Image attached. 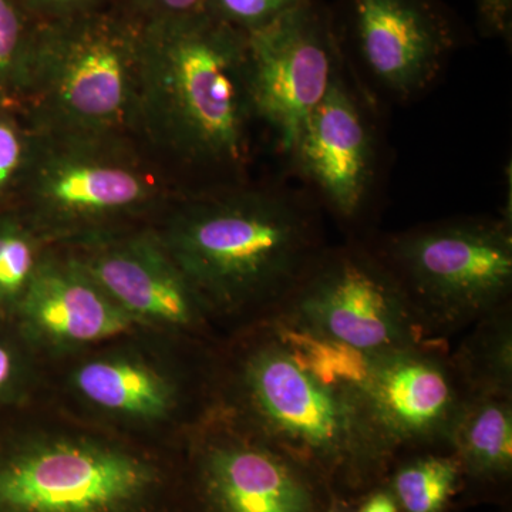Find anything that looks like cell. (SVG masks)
Listing matches in <instances>:
<instances>
[{"label":"cell","mask_w":512,"mask_h":512,"mask_svg":"<svg viewBox=\"0 0 512 512\" xmlns=\"http://www.w3.org/2000/svg\"><path fill=\"white\" fill-rule=\"evenodd\" d=\"M52 248L16 208L0 210V318H13Z\"/></svg>","instance_id":"cell-20"},{"label":"cell","mask_w":512,"mask_h":512,"mask_svg":"<svg viewBox=\"0 0 512 512\" xmlns=\"http://www.w3.org/2000/svg\"><path fill=\"white\" fill-rule=\"evenodd\" d=\"M141 23L99 9L36 23L22 101L30 126L136 137Z\"/></svg>","instance_id":"cell-7"},{"label":"cell","mask_w":512,"mask_h":512,"mask_svg":"<svg viewBox=\"0 0 512 512\" xmlns=\"http://www.w3.org/2000/svg\"><path fill=\"white\" fill-rule=\"evenodd\" d=\"M386 481L399 512H446L464 488L460 460L453 448L400 454Z\"/></svg>","instance_id":"cell-19"},{"label":"cell","mask_w":512,"mask_h":512,"mask_svg":"<svg viewBox=\"0 0 512 512\" xmlns=\"http://www.w3.org/2000/svg\"><path fill=\"white\" fill-rule=\"evenodd\" d=\"M306 0H207L205 12L244 33L264 28Z\"/></svg>","instance_id":"cell-24"},{"label":"cell","mask_w":512,"mask_h":512,"mask_svg":"<svg viewBox=\"0 0 512 512\" xmlns=\"http://www.w3.org/2000/svg\"><path fill=\"white\" fill-rule=\"evenodd\" d=\"M476 8L483 35L511 39L512 0H476Z\"/></svg>","instance_id":"cell-26"},{"label":"cell","mask_w":512,"mask_h":512,"mask_svg":"<svg viewBox=\"0 0 512 512\" xmlns=\"http://www.w3.org/2000/svg\"><path fill=\"white\" fill-rule=\"evenodd\" d=\"M289 158L315 188L320 204L348 229L350 238H359L379 170V136L370 96L350 79L346 63Z\"/></svg>","instance_id":"cell-13"},{"label":"cell","mask_w":512,"mask_h":512,"mask_svg":"<svg viewBox=\"0 0 512 512\" xmlns=\"http://www.w3.org/2000/svg\"><path fill=\"white\" fill-rule=\"evenodd\" d=\"M365 362L274 315L218 346L217 410L311 467L335 497L359 498L396 460L363 389Z\"/></svg>","instance_id":"cell-1"},{"label":"cell","mask_w":512,"mask_h":512,"mask_svg":"<svg viewBox=\"0 0 512 512\" xmlns=\"http://www.w3.org/2000/svg\"><path fill=\"white\" fill-rule=\"evenodd\" d=\"M184 512H326V481L288 451L215 412L180 451Z\"/></svg>","instance_id":"cell-9"},{"label":"cell","mask_w":512,"mask_h":512,"mask_svg":"<svg viewBox=\"0 0 512 512\" xmlns=\"http://www.w3.org/2000/svg\"><path fill=\"white\" fill-rule=\"evenodd\" d=\"M100 0H18L33 22L70 18L97 9Z\"/></svg>","instance_id":"cell-25"},{"label":"cell","mask_w":512,"mask_h":512,"mask_svg":"<svg viewBox=\"0 0 512 512\" xmlns=\"http://www.w3.org/2000/svg\"><path fill=\"white\" fill-rule=\"evenodd\" d=\"M45 360L12 319L0 318V419L39 402Z\"/></svg>","instance_id":"cell-21"},{"label":"cell","mask_w":512,"mask_h":512,"mask_svg":"<svg viewBox=\"0 0 512 512\" xmlns=\"http://www.w3.org/2000/svg\"><path fill=\"white\" fill-rule=\"evenodd\" d=\"M35 25L18 0H0V107L22 109Z\"/></svg>","instance_id":"cell-22"},{"label":"cell","mask_w":512,"mask_h":512,"mask_svg":"<svg viewBox=\"0 0 512 512\" xmlns=\"http://www.w3.org/2000/svg\"><path fill=\"white\" fill-rule=\"evenodd\" d=\"M356 512H399L389 484L384 480L357 498Z\"/></svg>","instance_id":"cell-28"},{"label":"cell","mask_w":512,"mask_h":512,"mask_svg":"<svg viewBox=\"0 0 512 512\" xmlns=\"http://www.w3.org/2000/svg\"><path fill=\"white\" fill-rule=\"evenodd\" d=\"M330 12L350 74L394 101L426 92L463 39L441 0H338Z\"/></svg>","instance_id":"cell-11"},{"label":"cell","mask_w":512,"mask_h":512,"mask_svg":"<svg viewBox=\"0 0 512 512\" xmlns=\"http://www.w3.org/2000/svg\"><path fill=\"white\" fill-rule=\"evenodd\" d=\"M450 340L427 339L366 356L363 389L396 458L451 447L468 402Z\"/></svg>","instance_id":"cell-15"},{"label":"cell","mask_w":512,"mask_h":512,"mask_svg":"<svg viewBox=\"0 0 512 512\" xmlns=\"http://www.w3.org/2000/svg\"><path fill=\"white\" fill-rule=\"evenodd\" d=\"M252 97L261 124L289 157L313 111L345 66L330 6L306 0L247 33Z\"/></svg>","instance_id":"cell-12"},{"label":"cell","mask_w":512,"mask_h":512,"mask_svg":"<svg viewBox=\"0 0 512 512\" xmlns=\"http://www.w3.org/2000/svg\"><path fill=\"white\" fill-rule=\"evenodd\" d=\"M153 228L224 339L278 313L328 247L311 198L251 181L183 192Z\"/></svg>","instance_id":"cell-3"},{"label":"cell","mask_w":512,"mask_h":512,"mask_svg":"<svg viewBox=\"0 0 512 512\" xmlns=\"http://www.w3.org/2000/svg\"><path fill=\"white\" fill-rule=\"evenodd\" d=\"M205 2L207 0H133L146 19L204 12Z\"/></svg>","instance_id":"cell-27"},{"label":"cell","mask_w":512,"mask_h":512,"mask_svg":"<svg viewBox=\"0 0 512 512\" xmlns=\"http://www.w3.org/2000/svg\"><path fill=\"white\" fill-rule=\"evenodd\" d=\"M430 339L450 340L512 302L511 217H464L366 237Z\"/></svg>","instance_id":"cell-8"},{"label":"cell","mask_w":512,"mask_h":512,"mask_svg":"<svg viewBox=\"0 0 512 512\" xmlns=\"http://www.w3.org/2000/svg\"><path fill=\"white\" fill-rule=\"evenodd\" d=\"M45 362L136 328L67 249L53 247L12 318Z\"/></svg>","instance_id":"cell-16"},{"label":"cell","mask_w":512,"mask_h":512,"mask_svg":"<svg viewBox=\"0 0 512 512\" xmlns=\"http://www.w3.org/2000/svg\"><path fill=\"white\" fill-rule=\"evenodd\" d=\"M136 328L220 345L222 335L153 227L64 248Z\"/></svg>","instance_id":"cell-14"},{"label":"cell","mask_w":512,"mask_h":512,"mask_svg":"<svg viewBox=\"0 0 512 512\" xmlns=\"http://www.w3.org/2000/svg\"><path fill=\"white\" fill-rule=\"evenodd\" d=\"M218 346L126 330L45 362L39 402L141 446L180 453L217 412Z\"/></svg>","instance_id":"cell-4"},{"label":"cell","mask_w":512,"mask_h":512,"mask_svg":"<svg viewBox=\"0 0 512 512\" xmlns=\"http://www.w3.org/2000/svg\"><path fill=\"white\" fill-rule=\"evenodd\" d=\"M450 356L468 396H512V302L478 319Z\"/></svg>","instance_id":"cell-18"},{"label":"cell","mask_w":512,"mask_h":512,"mask_svg":"<svg viewBox=\"0 0 512 512\" xmlns=\"http://www.w3.org/2000/svg\"><path fill=\"white\" fill-rule=\"evenodd\" d=\"M183 192L130 134L37 133L13 208L52 247L74 248L153 227Z\"/></svg>","instance_id":"cell-6"},{"label":"cell","mask_w":512,"mask_h":512,"mask_svg":"<svg viewBox=\"0 0 512 512\" xmlns=\"http://www.w3.org/2000/svg\"><path fill=\"white\" fill-rule=\"evenodd\" d=\"M0 512H184L180 453L37 402L0 419Z\"/></svg>","instance_id":"cell-5"},{"label":"cell","mask_w":512,"mask_h":512,"mask_svg":"<svg viewBox=\"0 0 512 512\" xmlns=\"http://www.w3.org/2000/svg\"><path fill=\"white\" fill-rule=\"evenodd\" d=\"M464 487H503L512 473V396L468 397L451 441Z\"/></svg>","instance_id":"cell-17"},{"label":"cell","mask_w":512,"mask_h":512,"mask_svg":"<svg viewBox=\"0 0 512 512\" xmlns=\"http://www.w3.org/2000/svg\"><path fill=\"white\" fill-rule=\"evenodd\" d=\"M349 501L345 500V498L335 497V500L332 501L329 510L326 512H356V508H353Z\"/></svg>","instance_id":"cell-29"},{"label":"cell","mask_w":512,"mask_h":512,"mask_svg":"<svg viewBox=\"0 0 512 512\" xmlns=\"http://www.w3.org/2000/svg\"><path fill=\"white\" fill-rule=\"evenodd\" d=\"M275 315L365 356L430 339L366 237L323 249Z\"/></svg>","instance_id":"cell-10"},{"label":"cell","mask_w":512,"mask_h":512,"mask_svg":"<svg viewBox=\"0 0 512 512\" xmlns=\"http://www.w3.org/2000/svg\"><path fill=\"white\" fill-rule=\"evenodd\" d=\"M37 133L19 107H0V210L13 207L25 183Z\"/></svg>","instance_id":"cell-23"},{"label":"cell","mask_w":512,"mask_h":512,"mask_svg":"<svg viewBox=\"0 0 512 512\" xmlns=\"http://www.w3.org/2000/svg\"><path fill=\"white\" fill-rule=\"evenodd\" d=\"M258 124L247 33L205 10L143 20L136 137L184 191L248 181Z\"/></svg>","instance_id":"cell-2"}]
</instances>
